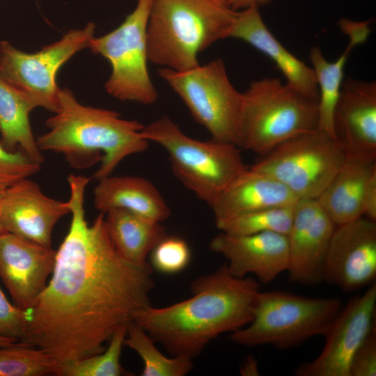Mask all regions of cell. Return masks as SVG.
I'll return each mask as SVG.
<instances>
[{
    "label": "cell",
    "instance_id": "cell-1",
    "mask_svg": "<svg viewBox=\"0 0 376 376\" xmlns=\"http://www.w3.org/2000/svg\"><path fill=\"white\" fill-rule=\"evenodd\" d=\"M91 178L68 177L72 215L56 251L50 281L29 310L19 342L47 352L59 365L101 353L115 331L150 305L153 269L123 259L109 235L104 214L89 225L84 193Z\"/></svg>",
    "mask_w": 376,
    "mask_h": 376
},
{
    "label": "cell",
    "instance_id": "cell-2",
    "mask_svg": "<svg viewBox=\"0 0 376 376\" xmlns=\"http://www.w3.org/2000/svg\"><path fill=\"white\" fill-rule=\"evenodd\" d=\"M191 291V297L174 304L141 308L133 322L171 356L193 359L219 335L251 322L260 285L251 278L234 276L224 265L195 279Z\"/></svg>",
    "mask_w": 376,
    "mask_h": 376
},
{
    "label": "cell",
    "instance_id": "cell-3",
    "mask_svg": "<svg viewBox=\"0 0 376 376\" xmlns=\"http://www.w3.org/2000/svg\"><path fill=\"white\" fill-rule=\"evenodd\" d=\"M53 113L45 121L47 131L36 138L38 147L40 151L63 155L75 169L100 162L92 178L97 180L111 175L125 158L149 146L140 122L122 118L111 109L85 106L68 88H59Z\"/></svg>",
    "mask_w": 376,
    "mask_h": 376
},
{
    "label": "cell",
    "instance_id": "cell-4",
    "mask_svg": "<svg viewBox=\"0 0 376 376\" xmlns=\"http://www.w3.org/2000/svg\"><path fill=\"white\" fill-rule=\"evenodd\" d=\"M237 11L216 0H153L147 26L148 61L185 71L198 55L228 38Z\"/></svg>",
    "mask_w": 376,
    "mask_h": 376
},
{
    "label": "cell",
    "instance_id": "cell-5",
    "mask_svg": "<svg viewBox=\"0 0 376 376\" xmlns=\"http://www.w3.org/2000/svg\"><path fill=\"white\" fill-rule=\"evenodd\" d=\"M318 130V99L277 78L251 83L242 93L238 146L264 155L280 143Z\"/></svg>",
    "mask_w": 376,
    "mask_h": 376
},
{
    "label": "cell",
    "instance_id": "cell-6",
    "mask_svg": "<svg viewBox=\"0 0 376 376\" xmlns=\"http://www.w3.org/2000/svg\"><path fill=\"white\" fill-rule=\"evenodd\" d=\"M142 133L149 143L165 150L174 175L209 206L248 168L238 146L213 139H195L166 115L144 125Z\"/></svg>",
    "mask_w": 376,
    "mask_h": 376
},
{
    "label": "cell",
    "instance_id": "cell-7",
    "mask_svg": "<svg viewBox=\"0 0 376 376\" xmlns=\"http://www.w3.org/2000/svg\"><path fill=\"white\" fill-rule=\"evenodd\" d=\"M343 307L336 297H309L285 291L259 292L251 322L231 333L230 339L246 347L298 346L324 336Z\"/></svg>",
    "mask_w": 376,
    "mask_h": 376
},
{
    "label": "cell",
    "instance_id": "cell-8",
    "mask_svg": "<svg viewBox=\"0 0 376 376\" xmlns=\"http://www.w3.org/2000/svg\"><path fill=\"white\" fill-rule=\"evenodd\" d=\"M158 73L212 139L238 146L242 93L230 82L221 59L185 71L161 68Z\"/></svg>",
    "mask_w": 376,
    "mask_h": 376
},
{
    "label": "cell",
    "instance_id": "cell-9",
    "mask_svg": "<svg viewBox=\"0 0 376 376\" xmlns=\"http://www.w3.org/2000/svg\"><path fill=\"white\" fill-rule=\"evenodd\" d=\"M152 1L137 0L135 8L116 29L90 41L88 48L111 64L104 88L116 100L150 105L158 99L147 65L146 33Z\"/></svg>",
    "mask_w": 376,
    "mask_h": 376
},
{
    "label": "cell",
    "instance_id": "cell-10",
    "mask_svg": "<svg viewBox=\"0 0 376 376\" xmlns=\"http://www.w3.org/2000/svg\"><path fill=\"white\" fill-rule=\"evenodd\" d=\"M263 156L251 168L274 178L299 200L316 198L346 154L334 139L317 130L291 138Z\"/></svg>",
    "mask_w": 376,
    "mask_h": 376
},
{
    "label": "cell",
    "instance_id": "cell-11",
    "mask_svg": "<svg viewBox=\"0 0 376 376\" xmlns=\"http://www.w3.org/2000/svg\"><path fill=\"white\" fill-rule=\"evenodd\" d=\"M95 24L70 30L58 40L34 53L22 52L8 41L0 42V77L26 94L36 107L54 112L59 90L56 77L61 67L88 48Z\"/></svg>",
    "mask_w": 376,
    "mask_h": 376
},
{
    "label": "cell",
    "instance_id": "cell-12",
    "mask_svg": "<svg viewBox=\"0 0 376 376\" xmlns=\"http://www.w3.org/2000/svg\"><path fill=\"white\" fill-rule=\"evenodd\" d=\"M376 284L343 306L324 334L320 354L295 370L298 376H350L352 359L375 324Z\"/></svg>",
    "mask_w": 376,
    "mask_h": 376
},
{
    "label": "cell",
    "instance_id": "cell-13",
    "mask_svg": "<svg viewBox=\"0 0 376 376\" xmlns=\"http://www.w3.org/2000/svg\"><path fill=\"white\" fill-rule=\"evenodd\" d=\"M375 221L361 217L336 226L325 257L323 281L344 292L375 283Z\"/></svg>",
    "mask_w": 376,
    "mask_h": 376
},
{
    "label": "cell",
    "instance_id": "cell-14",
    "mask_svg": "<svg viewBox=\"0 0 376 376\" xmlns=\"http://www.w3.org/2000/svg\"><path fill=\"white\" fill-rule=\"evenodd\" d=\"M336 225L315 198L299 199L287 239L289 280L306 285L323 281L325 257Z\"/></svg>",
    "mask_w": 376,
    "mask_h": 376
},
{
    "label": "cell",
    "instance_id": "cell-15",
    "mask_svg": "<svg viewBox=\"0 0 376 376\" xmlns=\"http://www.w3.org/2000/svg\"><path fill=\"white\" fill-rule=\"evenodd\" d=\"M56 251L10 233L0 235V279L13 303L29 311L47 285Z\"/></svg>",
    "mask_w": 376,
    "mask_h": 376
},
{
    "label": "cell",
    "instance_id": "cell-16",
    "mask_svg": "<svg viewBox=\"0 0 376 376\" xmlns=\"http://www.w3.org/2000/svg\"><path fill=\"white\" fill-rule=\"evenodd\" d=\"M69 213L67 202L49 197L29 178L7 187L0 203V221L6 232L46 246H51L56 223Z\"/></svg>",
    "mask_w": 376,
    "mask_h": 376
},
{
    "label": "cell",
    "instance_id": "cell-17",
    "mask_svg": "<svg viewBox=\"0 0 376 376\" xmlns=\"http://www.w3.org/2000/svg\"><path fill=\"white\" fill-rule=\"evenodd\" d=\"M211 251L222 255L231 274L244 278L253 274L267 284L287 271L289 249L287 236L274 232L234 235L221 232L210 242Z\"/></svg>",
    "mask_w": 376,
    "mask_h": 376
},
{
    "label": "cell",
    "instance_id": "cell-18",
    "mask_svg": "<svg viewBox=\"0 0 376 376\" xmlns=\"http://www.w3.org/2000/svg\"><path fill=\"white\" fill-rule=\"evenodd\" d=\"M335 141L347 155L376 157V82L343 80L333 118Z\"/></svg>",
    "mask_w": 376,
    "mask_h": 376
},
{
    "label": "cell",
    "instance_id": "cell-19",
    "mask_svg": "<svg viewBox=\"0 0 376 376\" xmlns=\"http://www.w3.org/2000/svg\"><path fill=\"white\" fill-rule=\"evenodd\" d=\"M228 38L242 40L265 54L285 76L288 84L308 97L318 99L313 68L297 58L275 38L265 24L258 7L237 11Z\"/></svg>",
    "mask_w": 376,
    "mask_h": 376
},
{
    "label": "cell",
    "instance_id": "cell-20",
    "mask_svg": "<svg viewBox=\"0 0 376 376\" xmlns=\"http://www.w3.org/2000/svg\"><path fill=\"white\" fill-rule=\"evenodd\" d=\"M298 199L274 178L248 167L210 206L215 221L276 207L294 206Z\"/></svg>",
    "mask_w": 376,
    "mask_h": 376
},
{
    "label": "cell",
    "instance_id": "cell-21",
    "mask_svg": "<svg viewBox=\"0 0 376 376\" xmlns=\"http://www.w3.org/2000/svg\"><path fill=\"white\" fill-rule=\"evenodd\" d=\"M93 203L103 214L120 208L159 223L171 215V209L157 187L139 176L110 175L98 180Z\"/></svg>",
    "mask_w": 376,
    "mask_h": 376
},
{
    "label": "cell",
    "instance_id": "cell-22",
    "mask_svg": "<svg viewBox=\"0 0 376 376\" xmlns=\"http://www.w3.org/2000/svg\"><path fill=\"white\" fill-rule=\"evenodd\" d=\"M338 25L348 36L349 43L335 61H328L318 47H312L309 53L319 91L318 130L334 140L333 118L343 81L344 68L354 47L366 42L370 33V21L340 19Z\"/></svg>",
    "mask_w": 376,
    "mask_h": 376
},
{
    "label": "cell",
    "instance_id": "cell-23",
    "mask_svg": "<svg viewBox=\"0 0 376 376\" xmlns=\"http://www.w3.org/2000/svg\"><path fill=\"white\" fill-rule=\"evenodd\" d=\"M376 157L347 155L340 169L315 198L336 226L363 215V197Z\"/></svg>",
    "mask_w": 376,
    "mask_h": 376
},
{
    "label": "cell",
    "instance_id": "cell-24",
    "mask_svg": "<svg viewBox=\"0 0 376 376\" xmlns=\"http://www.w3.org/2000/svg\"><path fill=\"white\" fill-rule=\"evenodd\" d=\"M106 227L118 253L135 265L147 263V256L166 234L165 227L120 208L104 213Z\"/></svg>",
    "mask_w": 376,
    "mask_h": 376
},
{
    "label": "cell",
    "instance_id": "cell-25",
    "mask_svg": "<svg viewBox=\"0 0 376 376\" xmlns=\"http://www.w3.org/2000/svg\"><path fill=\"white\" fill-rule=\"evenodd\" d=\"M36 107L26 94L0 77V133L6 147L19 146L33 162H44L30 124L29 114Z\"/></svg>",
    "mask_w": 376,
    "mask_h": 376
},
{
    "label": "cell",
    "instance_id": "cell-26",
    "mask_svg": "<svg viewBox=\"0 0 376 376\" xmlns=\"http://www.w3.org/2000/svg\"><path fill=\"white\" fill-rule=\"evenodd\" d=\"M124 345L135 351L142 359V376H184L194 368L191 359L164 355L156 347L155 341L133 321L127 324Z\"/></svg>",
    "mask_w": 376,
    "mask_h": 376
},
{
    "label": "cell",
    "instance_id": "cell-27",
    "mask_svg": "<svg viewBox=\"0 0 376 376\" xmlns=\"http://www.w3.org/2000/svg\"><path fill=\"white\" fill-rule=\"evenodd\" d=\"M294 206L261 209L215 221L222 233L247 235L274 232L287 235L292 223Z\"/></svg>",
    "mask_w": 376,
    "mask_h": 376
},
{
    "label": "cell",
    "instance_id": "cell-28",
    "mask_svg": "<svg viewBox=\"0 0 376 376\" xmlns=\"http://www.w3.org/2000/svg\"><path fill=\"white\" fill-rule=\"evenodd\" d=\"M59 365L45 351L17 342L0 347V376L57 375Z\"/></svg>",
    "mask_w": 376,
    "mask_h": 376
},
{
    "label": "cell",
    "instance_id": "cell-29",
    "mask_svg": "<svg viewBox=\"0 0 376 376\" xmlns=\"http://www.w3.org/2000/svg\"><path fill=\"white\" fill-rule=\"evenodd\" d=\"M127 324L119 327L101 353L62 364L58 376H120L125 373L120 361Z\"/></svg>",
    "mask_w": 376,
    "mask_h": 376
},
{
    "label": "cell",
    "instance_id": "cell-30",
    "mask_svg": "<svg viewBox=\"0 0 376 376\" xmlns=\"http://www.w3.org/2000/svg\"><path fill=\"white\" fill-rule=\"evenodd\" d=\"M150 265L159 273L174 274L185 269L191 260L190 247L185 240L166 235L151 251Z\"/></svg>",
    "mask_w": 376,
    "mask_h": 376
},
{
    "label": "cell",
    "instance_id": "cell-31",
    "mask_svg": "<svg viewBox=\"0 0 376 376\" xmlns=\"http://www.w3.org/2000/svg\"><path fill=\"white\" fill-rule=\"evenodd\" d=\"M40 167L23 151L11 152L0 143V186L3 188L29 178Z\"/></svg>",
    "mask_w": 376,
    "mask_h": 376
},
{
    "label": "cell",
    "instance_id": "cell-32",
    "mask_svg": "<svg viewBox=\"0 0 376 376\" xmlns=\"http://www.w3.org/2000/svg\"><path fill=\"white\" fill-rule=\"evenodd\" d=\"M29 321V311L10 302L0 288V336L19 340Z\"/></svg>",
    "mask_w": 376,
    "mask_h": 376
},
{
    "label": "cell",
    "instance_id": "cell-33",
    "mask_svg": "<svg viewBox=\"0 0 376 376\" xmlns=\"http://www.w3.org/2000/svg\"><path fill=\"white\" fill-rule=\"evenodd\" d=\"M350 376L376 375V324L355 352L350 363Z\"/></svg>",
    "mask_w": 376,
    "mask_h": 376
},
{
    "label": "cell",
    "instance_id": "cell-34",
    "mask_svg": "<svg viewBox=\"0 0 376 376\" xmlns=\"http://www.w3.org/2000/svg\"><path fill=\"white\" fill-rule=\"evenodd\" d=\"M363 214L376 221V167H375L367 181L363 197Z\"/></svg>",
    "mask_w": 376,
    "mask_h": 376
},
{
    "label": "cell",
    "instance_id": "cell-35",
    "mask_svg": "<svg viewBox=\"0 0 376 376\" xmlns=\"http://www.w3.org/2000/svg\"><path fill=\"white\" fill-rule=\"evenodd\" d=\"M221 5L235 11L251 6L260 7L267 4L271 0H216Z\"/></svg>",
    "mask_w": 376,
    "mask_h": 376
},
{
    "label": "cell",
    "instance_id": "cell-36",
    "mask_svg": "<svg viewBox=\"0 0 376 376\" xmlns=\"http://www.w3.org/2000/svg\"><path fill=\"white\" fill-rule=\"evenodd\" d=\"M242 375H258V368L256 360L249 357L244 363L241 370Z\"/></svg>",
    "mask_w": 376,
    "mask_h": 376
},
{
    "label": "cell",
    "instance_id": "cell-37",
    "mask_svg": "<svg viewBox=\"0 0 376 376\" xmlns=\"http://www.w3.org/2000/svg\"><path fill=\"white\" fill-rule=\"evenodd\" d=\"M17 342H18V340L0 336V347L10 345Z\"/></svg>",
    "mask_w": 376,
    "mask_h": 376
},
{
    "label": "cell",
    "instance_id": "cell-38",
    "mask_svg": "<svg viewBox=\"0 0 376 376\" xmlns=\"http://www.w3.org/2000/svg\"><path fill=\"white\" fill-rule=\"evenodd\" d=\"M6 188H3V187L0 186V203L3 194V192L5 191Z\"/></svg>",
    "mask_w": 376,
    "mask_h": 376
},
{
    "label": "cell",
    "instance_id": "cell-39",
    "mask_svg": "<svg viewBox=\"0 0 376 376\" xmlns=\"http://www.w3.org/2000/svg\"><path fill=\"white\" fill-rule=\"evenodd\" d=\"M4 232H6L3 227L2 226L1 221H0V235Z\"/></svg>",
    "mask_w": 376,
    "mask_h": 376
}]
</instances>
